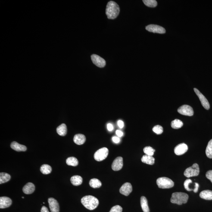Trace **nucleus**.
<instances>
[{"label":"nucleus","mask_w":212,"mask_h":212,"mask_svg":"<svg viewBox=\"0 0 212 212\" xmlns=\"http://www.w3.org/2000/svg\"><path fill=\"white\" fill-rule=\"evenodd\" d=\"M116 134L119 137H121L123 136V132L120 130H117L116 131Z\"/></svg>","instance_id":"obj_38"},{"label":"nucleus","mask_w":212,"mask_h":212,"mask_svg":"<svg viewBox=\"0 0 212 212\" xmlns=\"http://www.w3.org/2000/svg\"><path fill=\"white\" fill-rule=\"evenodd\" d=\"M200 173V169L197 163H194L192 166L185 170L184 175L187 178L198 176Z\"/></svg>","instance_id":"obj_5"},{"label":"nucleus","mask_w":212,"mask_h":212,"mask_svg":"<svg viewBox=\"0 0 212 212\" xmlns=\"http://www.w3.org/2000/svg\"><path fill=\"white\" fill-rule=\"evenodd\" d=\"M86 139L85 135L82 134H77L75 135L73 138V141L78 145H82L84 144Z\"/></svg>","instance_id":"obj_18"},{"label":"nucleus","mask_w":212,"mask_h":212,"mask_svg":"<svg viewBox=\"0 0 212 212\" xmlns=\"http://www.w3.org/2000/svg\"><path fill=\"white\" fill-rule=\"evenodd\" d=\"M184 186L186 190L188 191H193L194 192L196 193L198 192L199 185L197 183H192L191 179H188L185 181Z\"/></svg>","instance_id":"obj_7"},{"label":"nucleus","mask_w":212,"mask_h":212,"mask_svg":"<svg viewBox=\"0 0 212 212\" xmlns=\"http://www.w3.org/2000/svg\"><path fill=\"white\" fill-rule=\"evenodd\" d=\"M141 208L144 212H149L150 210L148 205V201L145 197L141 198Z\"/></svg>","instance_id":"obj_24"},{"label":"nucleus","mask_w":212,"mask_h":212,"mask_svg":"<svg viewBox=\"0 0 212 212\" xmlns=\"http://www.w3.org/2000/svg\"><path fill=\"white\" fill-rule=\"evenodd\" d=\"M11 179V176L9 174L5 173H0V184L5 183L8 182Z\"/></svg>","instance_id":"obj_25"},{"label":"nucleus","mask_w":212,"mask_h":212,"mask_svg":"<svg viewBox=\"0 0 212 212\" xmlns=\"http://www.w3.org/2000/svg\"><path fill=\"white\" fill-rule=\"evenodd\" d=\"M188 194L182 192H174L172 194L170 201L173 204L181 205L183 204H186L188 201Z\"/></svg>","instance_id":"obj_3"},{"label":"nucleus","mask_w":212,"mask_h":212,"mask_svg":"<svg viewBox=\"0 0 212 212\" xmlns=\"http://www.w3.org/2000/svg\"><path fill=\"white\" fill-rule=\"evenodd\" d=\"M132 188L131 184L129 183H126L120 188V192L121 194L126 196H128L132 192Z\"/></svg>","instance_id":"obj_13"},{"label":"nucleus","mask_w":212,"mask_h":212,"mask_svg":"<svg viewBox=\"0 0 212 212\" xmlns=\"http://www.w3.org/2000/svg\"><path fill=\"white\" fill-rule=\"evenodd\" d=\"M183 126V123L181 120L176 119L173 121L171 123V127L174 129H179Z\"/></svg>","instance_id":"obj_29"},{"label":"nucleus","mask_w":212,"mask_h":212,"mask_svg":"<svg viewBox=\"0 0 212 212\" xmlns=\"http://www.w3.org/2000/svg\"><path fill=\"white\" fill-rule=\"evenodd\" d=\"M22 198H24V197H22Z\"/></svg>","instance_id":"obj_41"},{"label":"nucleus","mask_w":212,"mask_h":212,"mask_svg":"<svg viewBox=\"0 0 212 212\" xmlns=\"http://www.w3.org/2000/svg\"><path fill=\"white\" fill-rule=\"evenodd\" d=\"M206 177L211 181L212 183V170H209L206 173Z\"/></svg>","instance_id":"obj_35"},{"label":"nucleus","mask_w":212,"mask_h":212,"mask_svg":"<svg viewBox=\"0 0 212 212\" xmlns=\"http://www.w3.org/2000/svg\"><path fill=\"white\" fill-rule=\"evenodd\" d=\"M112 139H113V142H114L115 143L118 144L119 143V142H120V138L117 137H113V138H112Z\"/></svg>","instance_id":"obj_36"},{"label":"nucleus","mask_w":212,"mask_h":212,"mask_svg":"<svg viewBox=\"0 0 212 212\" xmlns=\"http://www.w3.org/2000/svg\"><path fill=\"white\" fill-rule=\"evenodd\" d=\"M10 146L13 149L17 152H24L27 150V148L25 146L20 145L15 141L12 142Z\"/></svg>","instance_id":"obj_19"},{"label":"nucleus","mask_w":212,"mask_h":212,"mask_svg":"<svg viewBox=\"0 0 212 212\" xmlns=\"http://www.w3.org/2000/svg\"><path fill=\"white\" fill-rule=\"evenodd\" d=\"M118 126H119V127L122 129L124 126V123L123 121L121 120H119L117 122Z\"/></svg>","instance_id":"obj_37"},{"label":"nucleus","mask_w":212,"mask_h":212,"mask_svg":"<svg viewBox=\"0 0 212 212\" xmlns=\"http://www.w3.org/2000/svg\"><path fill=\"white\" fill-rule=\"evenodd\" d=\"M48 202L51 212H60V206L57 200L53 198H48Z\"/></svg>","instance_id":"obj_12"},{"label":"nucleus","mask_w":212,"mask_h":212,"mask_svg":"<svg viewBox=\"0 0 212 212\" xmlns=\"http://www.w3.org/2000/svg\"><path fill=\"white\" fill-rule=\"evenodd\" d=\"M152 130L157 135H161L163 132V128L161 126L157 125L153 128Z\"/></svg>","instance_id":"obj_33"},{"label":"nucleus","mask_w":212,"mask_h":212,"mask_svg":"<svg viewBox=\"0 0 212 212\" xmlns=\"http://www.w3.org/2000/svg\"><path fill=\"white\" fill-rule=\"evenodd\" d=\"M66 163L68 166L76 167L78 165V161L76 157H68L66 160Z\"/></svg>","instance_id":"obj_27"},{"label":"nucleus","mask_w":212,"mask_h":212,"mask_svg":"<svg viewBox=\"0 0 212 212\" xmlns=\"http://www.w3.org/2000/svg\"><path fill=\"white\" fill-rule=\"evenodd\" d=\"M35 190L34 185L31 182L28 183L26 185H25L23 188V192L26 194H32L35 191Z\"/></svg>","instance_id":"obj_17"},{"label":"nucleus","mask_w":212,"mask_h":212,"mask_svg":"<svg viewBox=\"0 0 212 212\" xmlns=\"http://www.w3.org/2000/svg\"><path fill=\"white\" fill-rule=\"evenodd\" d=\"M123 166V159L121 157H118L115 159L112 165V168L114 171L121 170Z\"/></svg>","instance_id":"obj_15"},{"label":"nucleus","mask_w":212,"mask_h":212,"mask_svg":"<svg viewBox=\"0 0 212 212\" xmlns=\"http://www.w3.org/2000/svg\"><path fill=\"white\" fill-rule=\"evenodd\" d=\"M11 200L8 197H4L0 198V208H8L11 205Z\"/></svg>","instance_id":"obj_16"},{"label":"nucleus","mask_w":212,"mask_h":212,"mask_svg":"<svg viewBox=\"0 0 212 212\" xmlns=\"http://www.w3.org/2000/svg\"><path fill=\"white\" fill-rule=\"evenodd\" d=\"M89 185L93 188H99L102 185V183L99 180L96 179H93L90 181Z\"/></svg>","instance_id":"obj_26"},{"label":"nucleus","mask_w":212,"mask_h":212,"mask_svg":"<svg viewBox=\"0 0 212 212\" xmlns=\"http://www.w3.org/2000/svg\"><path fill=\"white\" fill-rule=\"evenodd\" d=\"M148 31L154 33L163 34L166 33V29L162 26L155 24H150L145 28Z\"/></svg>","instance_id":"obj_9"},{"label":"nucleus","mask_w":212,"mask_h":212,"mask_svg":"<svg viewBox=\"0 0 212 212\" xmlns=\"http://www.w3.org/2000/svg\"><path fill=\"white\" fill-rule=\"evenodd\" d=\"M157 183L158 188H171L174 185L173 181L167 177L158 178L157 179Z\"/></svg>","instance_id":"obj_4"},{"label":"nucleus","mask_w":212,"mask_h":212,"mask_svg":"<svg viewBox=\"0 0 212 212\" xmlns=\"http://www.w3.org/2000/svg\"><path fill=\"white\" fill-rule=\"evenodd\" d=\"M91 60L94 64L99 68H103L106 65V61L99 56L93 54L91 56Z\"/></svg>","instance_id":"obj_10"},{"label":"nucleus","mask_w":212,"mask_h":212,"mask_svg":"<svg viewBox=\"0 0 212 212\" xmlns=\"http://www.w3.org/2000/svg\"><path fill=\"white\" fill-rule=\"evenodd\" d=\"M178 112L183 115L191 116L194 114V111L192 107L188 105L181 106L178 109Z\"/></svg>","instance_id":"obj_8"},{"label":"nucleus","mask_w":212,"mask_h":212,"mask_svg":"<svg viewBox=\"0 0 212 212\" xmlns=\"http://www.w3.org/2000/svg\"><path fill=\"white\" fill-rule=\"evenodd\" d=\"M155 151V149L150 146L146 147L144 149V152L145 153L146 155L152 156V157L154 155Z\"/></svg>","instance_id":"obj_32"},{"label":"nucleus","mask_w":212,"mask_h":212,"mask_svg":"<svg viewBox=\"0 0 212 212\" xmlns=\"http://www.w3.org/2000/svg\"><path fill=\"white\" fill-rule=\"evenodd\" d=\"M205 153L207 157L210 159L212 158V139L208 143L206 148Z\"/></svg>","instance_id":"obj_30"},{"label":"nucleus","mask_w":212,"mask_h":212,"mask_svg":"<svg viewBox=\"0 0 212 212\" xmlns=\"http://www.w3.org/2000/svg\"><path fill=\"white\" fill-rule=\"evenodd\" d=\"M194 92L196 94L197 96H198L199 98L201 101V104L203 107L206 110H209L210 108V104H209L208 100L196 88H194Z\"/></svg>","instance_id":"obj_11"},{"label":"nucleus","mask_w":212,"mask_h":212,"mask_svg":"<svg viewBox=\"0 0 212 212\" xmlns=\"http://www.w3.org/2000/svg\"><path fill=\"white\" fill-rule=\"evenodd\" d=\"M81 202L84 206L90 210H94L96 208L99 204V200L92 196H86L81 200Z\"/></svg>","instance_id":"obj_2"},{"label":"nucleus","mask_w":212,"mask_h":212,"mask_svg":"<svg viewBox=\"0 0 212 212\" xmlns=\"http://www.w3.org/2000/svg\"><path fill=\"white\" fill-rule=\"evenodd\" d=\"M41 212H49V211L46 207L43 206L41 209Z\"/></svg>","instance_id":"obj_40"},{"label":"nucleus","mask_w":212,"mask_h":212,"mask_svg":"<svg viewBox=\"0 0 212 212\" xmlns=\"http://www.w3.org/2000/svg\"><path fill=\"white\" fill-rule=\"evenodd\" d=\"M57 132L59 135L64 136L67 135V126L65 124H62L57 128Z\"/></svg>","instance_id":"obj_22"},{"label":"nucleus","mask_w":212,"mask_h":212,"mask_svg":"<svg viewBox=\"0 0 212 212\" xmlns=\"http://www.w3.org/2000/svg\"><path fill=\"white\" fill-rule=\"evenodd\" d=\"M143 2L147 7L151 8L156 7L157 4V1L155 0H144Z\"/></svg>","instance_id":"obj_31"},{"label":"nucleus","mask_w":212,"mask_h":212,"mask_svg":"<svg viewBox=\"0 0 212 212\" xmlns=\"http://www.w3.org/2000/svg\"><path fill=\"white\" fill-rule=\"evenodd\" d=\"M120 8L116 2L110 1L107 4L106 9V14L110 20L116 18L120 13Z\"/></svg>","instance_id":"obj_1"},{"label":"nucleus","mask_w":212,"mask_h":212,"mask_svg":"<svg viewBox=\"0 0 212 212\" xmlns=\"http://www.w3.org/2000/svg\"><path fill=\"white\" fill-rule=\"evenodd\" d=\"M108 152V148L106 147L100 148L94 154V158L97 161H102L107 158Z\"/></svg>","instance_id":"obj_6"},{"label":"nucleus","mask_w":212,"mask_h":212,"mask_svg":"<svg viewBox=\"0 0 212 212\" xmlns=\"http://www.w3.org/2000/svg\"><path fill=\"white\" fill-rule=\"evenodd\" d=\"M113 129H114V128H113V126L111 124H108V125H107V129H108L109 131H111L113 130Z\"/></svg>","instance_id":"obj_39"},{"label":"nucleus","mask_w":212,"mask_h":212,"mask_svg":"<svg viewBox=\"0 0 212 212\" xmlns=\"http://www.w3.org/2000/svg\"><path fill=\"white\" fill-rule=\"evenodd\" d=\"M40 171L44 174H48L51 173L52 169L49 165L44 164L41 166Z\"/></svg>","instance_id":"obj_28"},{"label":"nucleus","mask_w":212,"mask_h":212,"mask_svg":"<svg viewBox=\"0 0 212 212\" xmlns=\"http://www.w3.org/2000/svg\"><path fill=\"white\" fill-rule=\"evenodd\" d=\"M141 160L144 163H146V164L148 165H153L154 164L155 159L152 156L145 155L143 156Z\"/></svg>","instance_id":"obj_23"},{"label":"nucleus","mask_w":212,"mask_h":212,"mask_svg":"<svg viewBox=\"0 0 212 212\" xmlns=\"http://www.w3.org/2000/svg\"><path fill=\"white\" fill-rule=\"evenodd\" d=\"M200 198L206 200H212V191L204 190L201 191L200 194Z\"/></svg>","instance_id":"obj_21"},{"label":"nucleus","mask_w":212,"mask_h":212,"mask_svg":"<svg viewBox=\"0 0 212 212\" xmlns=\"http://www.w3.org/2000/svg\"><path fill=\"white\" fill-rule=\"evenodd\" d=\"M71 182L74 186H79L82 184V177L78 175H75L72 176L70 179Z\"/></svg>","instance_id":"obj_20"},{"label":"nucleus","mask_w":212,"mask_h":212,"mask_svg":"<svg viewBox=\"0 0 212 212\" xmlns=\"http://www.w3.org/2000/svg\"><path fill=\"white\" fill-rule=\"evenodd\" d=\"M123 209L121 206L117 205L112 207L109 212H122Z\"/></svg>","instance_id":"obj_34"},{"label":"nucleus","mask_w":212,"mask_h":212,"mask_svg":"<svg viewBox=\"0 0 212 212\" xmlns=\"http://www.w3.org/2000/svg\"><path fill=\"white\" fill-rule=\"evenodd\" d=\"M188 145L185 144H181L177 145L175 147L174 151L175 154L177 155H181L188 151Z\"/></svg>","instance_id":"obj_14"}]
</instances>
